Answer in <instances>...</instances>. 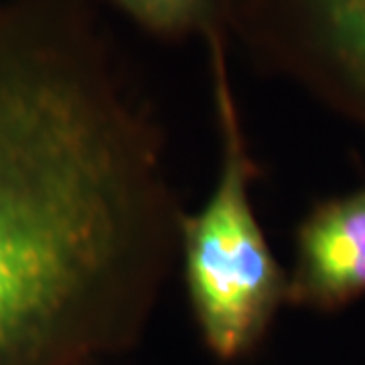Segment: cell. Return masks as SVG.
I'll return each instance as SVG.
<instances>
[{"instance_id": "1", "label": "cell", "mask_w": 365, "mask_h": 365, "mask_svg": "<svg viewBox=\"0 0 365 365\" xmlns=\"http://www.w3.org/2000/svg\"><path fill=\"white\" fill-rule=\"evenodd\" d=\"M157 124L86 0L0 6V365H98L179 246Z\"/></svg>"}, {"instance_id": "2", "label": "cell", "mask_w": 365, "mask_h": 365, "mask_svg": "<svg viewBox=\"0 0 365 365\" xmlns=\"http://www.w3.org/2000/svg\"><path fill=\"white\" fill-rule=\"evenodd\" d=\"M223 39L211 41L215 118L220 132L217 181L195 213H182L179 250L187 299L209 351L235 361L254 351L288 302L282 270L252 205L258 167L230 88Z\"/></svg>"}, {"instance_id": "3", "label": "cell", "mask_w": 365, "mask_h": 365, "mask_svg": "<svg viewBox=\"0 0 365 365\" xmlns=\"http://www.w3.org/2000/svg\"><path fill=\"white\" fill-rule=\"evenodd\" d=\"M225 35L365 132V0H227Z\"/></svg>"}, {"instance_id": "4", "label": "cell", "mask_w": 365, "mask_h": 365, "mask_svg": "<svg viewBox=\"0 0 365 365\" xmlns=\"http://www.w3.org/2000/svg\"><path fill=\"white\" fill-rule=\"evenodd\" d=\"M365 297V185L314 205L294 234L288 302L335 313Z\"/></svg>"}, {"instance_id": "5", "label": "cell", "mask_w": 365, "mask_h": 365, "mask_svg": "<svg viewBox=\"0 0 365 365\" xmlns=\"http://www.w3.org/2000/svg\"><path fill=\"white\" fill-rule=\"evenodd\" d=\"M144 33L167 41L225 37L227 0H102Z\"/></svg>"}]
</instances>
